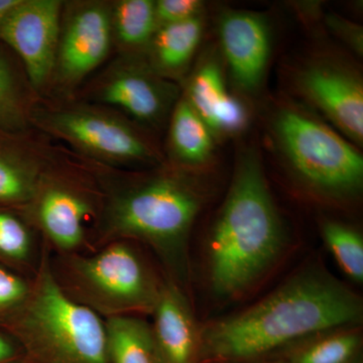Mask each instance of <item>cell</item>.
I'll use <instances>...</instances> for the list:
<instances>
[{
	"label": "cell",
	"instance_id": "6da1fadb",
	"mask_svg": "<svg viewBox=\"0 0 363 363\" xmlns=\"http://www.w3.org/2000/svg\"><path fill=\"white\" fill-rule=\"evenodd\" d=\"M359 297L319 267L297 272L259 302L201 328L200 360L238 363L323 332L357 326Z\"/></svg>",
	"mask_w": 363,
	"mask_h": 363
},
{
	"label": "cell",
	"instance_id": "7a4b0ae2",
	"mask_svg": "<svg viewBox=\"0 0 363 363\" xmlns=\"http://www.w3.org/2000/svg\"><path fill=\"white\" fill-rule=\"evenodd\" d=\"M84 160L104 194L94 233L98 245L138 241L183 271L189 236L202 206L201 193L187 172L162 164L150 173H136Z\"/></svg>",
	"mask_w": 363,
	"mask_h": 363
},
{
	"label": "cell",
	"instance_id": "3957f363",
	"mask_svg": "<svg viewBox=\"0 0 363 363\" xmlns=\"http://www.w3.org/2000/svg\"><path fill=\"white\" fill-rule=\"evenodd\" d=\"M285 229L255 152L240 157L209 234L210 285L215 295L233 298L257 281L278 259Z\"/></svg>",
	"mask_w": 363,
	"mask_h": 363
},
{
	"label": "cell",
	"instance_id": "277c9868",
	"mask_svg": "<svg viewBox=\"0 0 363 363\" xmlns=\"http://www.w3.org/2000/svg\"><path fill=\"white\" fill-rule=\"evenodd\" d=\"M44 250L25 302L0 324L42 363H111L106 324L60 285Z\"/></svg>",
	"mask_w": 363,
	"mask_h": 363
},
{
	"label": "cell",
	"instance_id": "5b68a950",
	"mask_svg": "<svg viewBox=\"0 0 363 363\" xmlns=\"http://www.w3.org/2000/svg\"><path fill=\"white\" fill-rule=\"evenodd\" d=\"M32 125L79 157L108 168L135 171L162 164L150 130L105 105L77 97L42 98Z\"/></svg>",
	"mask_w": 363,
	"mask_h": 363
},
{
	"label": "cell",
	"instance_id": "8992f818",
	"mask_svg": "<svg viewBox=\"0 0 363 363\" xmlns=\"http://www.w3.org/2000/svg\"><path fill=\"white\" fill-rule=\"evenodd\" d=\"M97 252L61 255L60 285L100 317L152 314L162 281L130 241L114 240Z\"/></svg>",
	"mask_w": 363,
	"mask_h": 363
},
{
	"label": "cell",
	"instance_id": "52a82bcc",
	"mask_svg": "<svg viewBox=\"0 0 363 363\" xmlns=\"http://www.w3.org/2000/svg\"><path fill=\"white\" fill-rule=\"evenodd\" d=\"M102 205L104 194L88 162L60 143L32 200L21 210L45 245L67 255L87 242L91 229L95 233Z\"/></svg>",
	"mask_w": 363,
	"mask_h": 363
},
{
	"label": "cell",
	"instance_id": "ba28073f",
	"mask_svg": "<svg viewBox=\"0 0 363 363\" xmlns=\"http://www.w3.org/2000/svg\"><path fill=\"white\" fill-rule=\"evenodd\" d=\"M272 133L286 166L310 192L344 200L362 190V155L326 124L301 109L285 107L274 114Z\"/></svg>",
	"mask_w": 363,
	"mask_h": 363
},
{
	"label": "cell",
	"instance_id": "9c48e42d",
	"mask_svg": "<svg viewBox=\"0 0 363 363\" xmlns=\"http://www.w3.org/2000/svg\"><path fill=\"white\" fill-rule=\"evenodd\" d=\"M111 0H64L56 59L45 99H71L108 61Z\"/></svg>",
	"mask_w": 363,
	"mask_h": 363
},
{
	"label": "cell",
	"instance_id": "30bf717a",
	"mask_svg": "<svg viewBox=\"0 0 363 363\" xmlns=\"http://www.w3.org/2000/svg\"><path fill=\"white\" fill-rule=\"evenodd\" d=\"M75 97L121 112L147 130L161 128L179 100L173 81L152 70L145 57L116 55Z\"/></svg>",
	"mask_w": 363,
	"mask_h": 363
},
{
	"label": "cell",
	"instance_id": "8fae6325",
	"mask_svg": "<svg viewBox=\"0 0 363 363\" xmlns=\"http://www.w3.org/2000/svg\"><path fill=\"white\" fill-rule=\"evenodd\" d=\"M64 0H18L0 26V42L16 55L44 98L58 47Z\"/></svg>",
	"mask_w": 363,
	"mask_h": 363
},
{
	"label": "cell",
	"instance_id": "7c38bea8",
	"mask_svg": "<svg viewBox=\"0 0 363 363\" xmlns=\"http://www.w3.org/2000/svg\"><path fill=\"white\" fill-rule=\"evenodd\" d=\"M302 94L355 143L363 140V85L355 72L333 62H317L298 73Z\"/></svg>",
	"mask_w": 363,
	"mask_h": 363
},
{
	"label": "cell",
	"instance_id": "4fadbf2b",
	"mask_svg": "<svg viewBox=\"0 0 363 363\" xmlns=\"http://www.w3.org/2000/svg\"><path fill=\"white\" fill-rule=\"evenodd\" d=\"M59 147L58 142L35 128L0 131V206L25 208Z\"/></svg>",
	"mask_w": 363,
	"mask_h": 363
},
{
	"label": "cell",
	"instance_id": "5bb4252c",
	"mask_svg": "<svg viewBox=\"0 0 363 363\" xmlns=\"http://www.w3.org/2000/svg\"><path fill=\"white\" fill-rule=\"evenodd\" d=\"M219 37L236 84L245 91L257 89L271 55L267 21L250 11H228L221 18Z\"/></svg>",
	"mask_w": 363,
	"mask_h": 363
},
{
	"label": "cell",
	"instance_id": "9a60e30c",
	"mask_svg": "<svg viewBox=\"0 0 363 363\" xmlns=\"http://www.w3.org/2000/svg\"><path fill=\"white\" fill-rule=\"evenodd\" d=\"M152 337L162 363H198L201 328L188 298L174 281H162L152 314Z\"/></svg>",
	"mask_w": 363,
	"mask_h": 363
},
{
	"label": "cell",
	"instance_id": "2e32d148",
	"mask_svg": "<svg viewBox=\"0 0 363 363\" xmlns=\"http://www.w3.org/2000/svg\"><path fill=\"white\" fill-rule=\"evenodd\" d=\"M183 97L213 133H235L247 125L245 107L229 94L220 69L213 62L202 64L195 71Z\"/></svg>",
	"mask_w": 363,
	"mask_h": 363
},
{
	"label": "cell",
	"instance_id": "e0dca14e",
	"mask_svg": "<svg viewBox=\"0 0 363 363\" xmlns=\"http://www.w3.org/2000/svg\"><path fill=\"white\" fill-rule=\"evenodd\" d=\"M40 99L20 59L0 42V131L32 130L33 112Z\"/></svg>",
	"mask_w": 363,
	"mask_h": 363
},
{
	"label": "cell",
	"instance_id": "ac0fdd59",
	"mask_svg": "<svg viewBox=\"0 0 363 363\" xmlns=\"http://www.w3.org/2000/svg\"><path fill=\"white\" fill-rule=\"evenodd\" d=\"M169 164L187 172L209 161L214 149L213 133L183 96L169 116Z\"/></svg>",
	"mask_w": 363,
	"mask_h": 363
},
{
	"label": "cell",
	"instance_id": "d6986e66",
	"mask_svg": "<svg viewBox=\"0 0 363 363\" xmlns=\"http://www.w3.org/2000/svg\"><path fill=\"white\" fill-rule=\"evenodd\" d=\"M201 18L157 28L145 54L147 63L172 81L185 72L202 37Z\"/></svg>",
	"mask_w": 363,
	"mask_h": 363
},
{
	"label": "cell",
	"instance_id": "ffe728a7",
	"mask_svg": "<svg viewBox=\"0 0 363 363\" xmlns=\"http://www.w3.org/2000/svg\"><path fill=\"white\" fill-rule=\"evenodd\" d=\"M112 45L116 55L145 57L157 30L152 0H111Z\"/></svg>",
	"mask_w": 363,
	"mask_h": 363
},
{
	"label": "cell",
	"instance_id": "44dd1931",
	"mask_svg": "<svg viewBox=\"0 0 363 363\" xmlns=\"http://www.w3.org/2000/svg\"><path fill=\"white\" fill-rule=\"evenodd\" d=\"M111 363H162L150 324L138 316L105 320Z\"/></svg>",
	"mask_w": 363,
	"mask_h": 363
},
{
	"label": "cell",
	"instance_id": "7402d4cb",
	"mask_svg": "<svg viewBox=\"0 0 363 363\" xmlns=\"http://www.w3.org/2000/svg\"><path fill=\"white\" fill-rule=\"evenodd\" d=\"M281 363H352L358 358L362 334L357 326L323 332L301 341Z\"/></svg>",
	"mask_w": 363,
	"mask_h": 363
},
{
	"label": "cell",
	"instance_id": "603a6c76",
	"mask_svg": "<svg viewBox=\"0 0 363 363\" xmlns=\"http://www.w3.org/2000/svg\"><path fill=\"white\" fill-rule=\"evenodd\" d=\"M35 233L21 209L0 206V264L20 274L32 266Z\"/></svg>",
	"mask_w": 363,
	"mask_h": 363
},
{
	"label": "cell",
	"instance_id": "cb8c5ba5",
	"mask_svg": "<svg viewBox=\"0 0 363 363\" xmlns=\"http://www.w3.org/2000/svg\"><path fill=\"white\" fill-rule=\"evenodd\" d=\"M321 234L325 245L344 274L357 284L363 281V240L357 229L335 220H325Z\"/></svg>",
	"mask_w": 363,
	"mask_h": 363
},
{
	"label": "cell",
	"instance_id": "d4e9b609",
	"mask_svg": "<svg viewBox=\"0 0 363 363\" xmlns=\"http://www.w3.org/2000/svg\"><path fill=\"white\" fill-rule=\"evenodd\" d=\"M30 281L23 274L0 264V324L25 302Z\"/></svg>",
	"mask_w": 363,
	"mask_h": 363
},
{
	"label": "cell",
	"instance_id": "484cf974",
	"mask_svg": "<svg viewBox=\"0 0 363 363\" xmlns=\"http://www.w3.org/2000/svg\"><path fill=\"white\" fill-rule=\"evenodd\" d=\"M202 7L199 0H157L155 1L157 28L199 18Z\"/></svg>",
	"mask_w": 363,
	"mask_h": 363
},
{
	"label": "cell",
	"instance_id": "4316f807",
	"mask_svg": "<svg viewBox=\"0 0 363 363\" xmlns=\"http://www.w3.org/2000/svg\"><path fill=\"white\" fill-rule=\"evenodd\" d=\"M328 25L359 54L362 52V30L359 26L336 16L328 18Z\"/></svg>",
	"mask_w": 363,
	"mask_h": 363
},
{
	"label": "cell",
	"instance_id": "83f0119b",
	"mask_svg": "<svg viewBox=\"0 0 363 363\" xmlns=\"http://www.w3.org/2000/svg\"><path fill=\"white\" fill-rule=\"evenodd\" d=\"M21 346L13 336L0 328V363H11L18 357Z\"/></svg>",
	"mask_w": 363,
	"mask_h": 363
},
{
	"label": "cell",
	"instance_id": "f1b7e54d",
	"mask_svg": "<svg viewBox=\"0 0 363 363\" xmlns=\"http://www.w3.org/2000/svg\"><path fill=\"white\" fill-rule=\"evenodd\" d=\"M16 2L18 0H0V26L9 11L16 6Z\"/></svg>",
	"mask_w": 363,
	"mask_h": 363
},
{
	"label": "cell",
	"instance_id": "f546056e",
	"mask_svg": "<svg viewBox=\"0 0 363 363\" xmlns=\"http://www.w3.org/2000/svg\"><path fill=\"white\" fill-rule=\"evenodd\" d=\"M352 363H362V362H359V359H357V360H354V362H353Z\"/></svg>",
	"mask_w": 363,
	"mask_h": 363
},
{
	"label": "cell",
	"instance_id": "4dcf8cb0",
	"mask_svg": "<svg viewBox=\"0 0 363 363\" xmlns=\"http://www.w3.org/2000/svg\"><path fill=\"white\" fill-rule=\"evenodd\" d=\"M274 363H281V362H274Z\"/></svg>",
	"mask_w": 363,
	"mask_h": 363
}]
</instances>
